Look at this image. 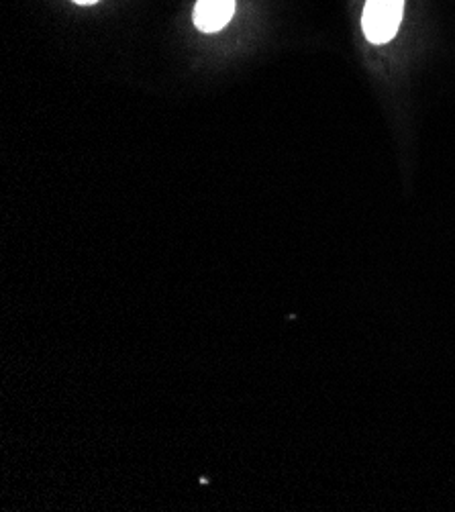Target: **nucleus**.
Listing matches in <instances>:
<instances>
[{"label":"nucleus","mask_w":455,"mask_h":512,"mask_svg":"<svg viewBox=\"0 0 455 512\" xmlns=\"http://www.w3.org/2000/svg\"><path fill=\"white\" fill-rule=\"evenodd\" d=\"M235 13V0H198L194 7V25L202 33L221 31Z\"/></svg>","instance_id":"2"},{"label":"nucleus","mask_w":455,"mask_h":512,"mask_svg":"<svg viewBox=\"0 0 455 512\" xmlns=\"http://www.w3.org/2000/svg\"><path fill=\"white\" fill-rule=\"evenodd\" d=\"M404 13V0H368L364 15H362V29L370 43H388L402 21Z\"/></svg>","instance_id":"1"},{"label":"nucleus","mask_w":455,"mask_h":512,"mask_svg":"<svg viewBox=\"0 0 455 512\" xmlns=\"http://www.w3.org/2000/svg\"><path fill=\"white\" fill-rule=\"evenodd\" d=\"M72 3H78V5H94V3H98V0H72Z\"/></svg>","instance_id":"3"}]
</instances>
